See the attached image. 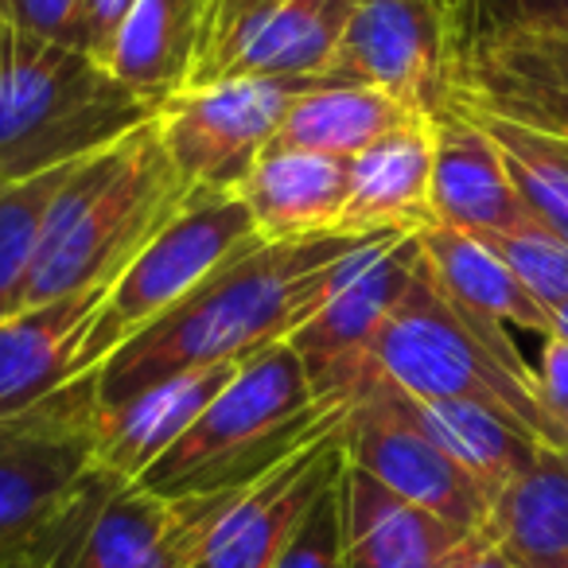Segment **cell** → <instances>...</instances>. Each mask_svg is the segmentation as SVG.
<instances>
[{"label":"cell","instance_id":"cell-24","mask_svg":"<svg viewBox=\"0 0 568 568\" xmlns=\"http://www.w3.org/2000/svg\"><path fill=\"white\" fill-rule=\"evenodd\" d=\"M483 534L518 568H565L568 452L541 448V456L495 495Z\"/></svg>","mask_w":568,"mask_h":568},{"label":"cell","instance_id":"cell-13","mask_svg":"<svg viewBox=\"0 0 568 568\" xmlns=\"http://www.w3.org/2000/svg\"><path fill=\"white\" fill-rule=\"evenodd\" d=\"M343 425L347 417L237 490L206 537L195 568H273L320 495L347 471Z\"/></svg>","mask_w":568,"mask_h":568},{"label":"cell","instance_id":"cell-7","mask_svg":"<svg viewBox=\"0 0 568 568\" xmlns=\"http://www.w3.org/2000/svg\"><path fill=\"white\" fill-rule=\"evenodd\" d=\"M257 245L265 242L237 191L199 187L187 206L110 284L105 304L98 308L94 327L87 335V347H82V371L94 374L144 327L164 320L183 296H191L199 284L253 253Z\"/></svg>","mask_w":568,"mask_h":568},{"label":"cell","instance_id":"cell-30","mask_svg":"<svg viewBox=\"0 0 568 568\" xmlns=\"http://www.w3.org/2000/svg\"><path fill=\"white\" fill-rule=\"evenodd\" d=\"M343 479V475H339ZM273 568H347L343 565V498L339 483L320 495V503L308 510L293 541L284 545Z\"/></svg>","mask_w":568,"mask_h":568},{"label":"cell","instance_id":"cell-19","mask_svg":"<svg viewBox=\"0 0 568 568\" xmlns=\"http://www.w3.org/2000/svg\"><path fill=\"white\" fill-rule=\"evenodd\" d=\"M237 199L261 242L332 234L343 226L351 199V160L268 144L237 183Z\"/></svg>","mask_w":568,"mask_h":568},{"label":"cell","instance_id":"cell-1","mask_svg":"<svg viewBox=\"0 0 568 568\" xmlns=\"http://www.w3.org/2000/svg\"><path fill=\"white\" fill-rule=\"evenodd\" d=\"M374 237L382 234L332 230L296 242L257 245L199 284L195 293L183 296L136 339H129L118 355L105 358L94 371L98 405L105 409L183 371L245 363L276 343H288L332 296L355 253L366 250Z\"/></svg>","mask_w":568,"mask_h":568},{"label":"cell","instance_id":"cell-3","mask_svg":"<svg viewBox=\"0 0 568 568\" xmlns=\"http://www.w3.org/2000/svg\"><path fill=\"white\" fill-rule=\"evenodd\" d=\"M156 113L94 55L40 40L0 12V187L79 164Z\"/></svg>","mask_w":568,"mask_h":568},{"label":"cell","instance_id":"cell-22","mask_svg":"<svg viewBox=\"0 0 568 568\" xmlns=\"http://www.w3.org/2000/svg\"><path fill=\"white\" fill-rule=\"evenodd\" d=\"M413 118H420V113L378 87L320 79L308 82L293 98L273 144L355 160L363 149H371L374 141H382V136L402 129Z\"/></svg>","mask_w":568,"mask_h":568},{"label":"cell","instance_id":"cell-12","mask_svg":"<svg viewBox=\"0 0 568 568\" xmlns=\"http://www.w3.org/2000/svg\"><path fill=\"white\" fill-rule=\"evenodd\" d=\"M459 40L444 0H358L327 79L366 82L428 113L452 105Z\"/></svg>","mask_w":568,"mask_h":568},{"label":"cell","instance_id":"cell-26","mask_svg":"<svg viewBox=\"0 0 568 568\" xmlns=\"http://www.w3.org/2000/svg\"><path fill=\"white\" fill-rule=\"evenodd\" d=\"M467 110V105H464ZM498 144L526 211L568 242V136L541 133L495 113L467 110Z\"/></svg>","mask_w":568,"mask_h":568},{"label":"cell","instance_id":"cell-38","mask_svg":"<svg viewBox=\"0 0 568 568\" xmlns=\"http://www.w3.org/2000/svg\"><path fill=\"white\" fill-rule=\"evenodd\" d=\"M0 4H4V0H0Z\"/></svg>","mask_w":568,"mask_h":568},{"label":"cell","instance_id":"cell-14","mask_svg":"<svg viewBox=\"0 0 568 568\" xmlns=\"http://www.w3.org/2000/svg\"><path fill=\"white\" fill-rule=\"evenodd\" d=\"M355 9L358 0H273L199 59L187 87L219 79H327Z\"/></svg>","mask_w":568,"mask_h":568},{"label":"cell","instance_id":"cell-34","mask_svg":"<svg viewBox=\"0 0 568 568\" xmlns=\"http://www.w3.org/2000/svg\"><path fill=\"white\" fill-rule=\"evenodd\" d=\"M273 0H211L206 4V32H203V55L214 48L219 40H226L242 20H250L253 12H261ZM199 55V59H203Z\"/></svg>","mask_w":568,"mask_h":568},{"label":"cell","instance_id":"cell-11","mask_svg":"<svg viewBox=\"0 0 568 568\" xmlns=\"http://www.w3.org/2000/svg\"><path fill=\"white\" fill-rule=\"evenodd\" d=\"M347 464L382 487L417 503L464 534H483L495 498L413 420L409 402L389 378L374 374L343 425Z\"/></svg>","mask_w":568,"mask_h":568},{"label":"cell","instance_id":"cell-29","mask_svg":"<svg viewBox=\"0 0 568 568\" xmlns=\"http://www.w3.org/2000/svg\"><path fill=\"white\" fill-rule=\"evenodd\" d=\"M487 36H541L568 43V0H475L471 43Z\"/></svg>","mask_w":568,"mask_h":568},{"label":"cell","instance_id":"cell-35","mask_svg":"<svg viewBox=\"0 0 568 568\" xmlns=\"http://www.w3.org/2000/svg\"><path fill=\"white\" fill-rule=\"evenodd\" d=\"M456 568H518V565H514V560L506 557V552L498 549V545L490 541L487 534H479V537L471 541V549L464 552V560H459Z\"/></svg>","mask_w":568,"mask_h":568},{"label":"cell","instance_id":"cell-25","mask_svg":"<svg viewBox=\"0 0 568 568\" xmlns=\"http://www.w3.org/2000/svg\"><path fill=\"white\" fill-rule=\"evenodd\" d=\"M405 402H409L413 420H417L490 498L510 479H518L545 448L529 428H521L518 420L503 417V413L487 409V405L417 402V397H409V394H405Z\"/></svg>","mask_w":568,"mask_h":568},{"label":"cell","instance_id":"cell-16","mask_svg":"<svg viewBox=\"0 0 568 568\" xmlns=\"http://www.w3.org/2000/svg\"><path fill=\"white\" fill-rule=\"evenodd\" d=\"M110 284L36 304L0 324V417L36 409L71 382L87 378L82 347Z\"/></svg>","mask_w":568,"mask_h":568},{"label":"cell","instance_id":"cell-28","mask_svg":"<svg viewBox=\"0 0 568 568\" xmlns=\"http://www.w3.org/2000/svg\"><path fill=\"white\" fill-rule=\"evenodd\" d=\"M506 265L514 268L521 284L529 288L541 308H560L568 301V242L541 226L537 219H526L521 226L503 230V234L483 237Z\"/></svg>","mask_w":568,"mask_h":568},{"label":"cell","instance_id":"cell-27","mask_svg":"<svg viewBox=\"0 0 568 568\" xmlns=\"http://www.w3.org/2000/svg\"><path fill=\"white\" fill-rule=\"evenodd\" d=\"M79 164L0 187V324L28 308V284L40 257L48 211Z\"/></svg>","mask_w":568,"mask_h":568},{"label":"cell","instance_id":"cell-32","mask_svg":"<svg viewBox=\"0 0 568 568\" xmlns=\"http://www.w3.org/2000/svg\"><path fill=\"white\" fill-rule=\"evenodd\" d=\"M534 378H537V394H541L545 413H549V420L560 428V436H565V444H568V339L545 335L541 363H537Z\"/></svg>","mask_w":568,"mask_h":568},{"label":"cell","instance_id":"cell-9","mask_svg":"<svg viewBox=\"0 0 568 568\" xmlns=\"http://www.w3.org/2000/svg\"><path fill=\"white\" fill-rule=\"evenodd\" d=\"M420 265V234H382L355 253L320 312L288 339L320 402L351 405L374 378V343Z\"/></svg>","mask_w":568,"mask_h":568},{"label":"cell","instance_id":"cell-39","mask_svg":"<svg viewBox=\"0 0 568 568\" xmlns=\"http://www.w3.org/2000/svg\"><path fill=\"white\" fill-rule=\"evenodd\" d=\"M565 568H568V565H565Z\"/></svg>","mask_w":568,"mask_h":568},{"label":"cell","instance_id":"cell-31","mask_svg":"<svg viewBox=\"0 0 568 568\" xmlns=\"http://www.w3.org/2000/svg\"><path fill=\"white\" fill-rule=\"evenodd\" d=\"M0 12H9L24 32L40 36L51 43L82 51V17H87V0H4Z\"/></svg>","mask_w":568,"mask_h":568},{"label":"cell","instance_id":"cell-21","mask_svg":"<svg viewBox=\"0 0 568 568\" xmlns=\"http://www.w3.org/2000/svg\"><path fill=\"white\" fill-rule=\"evenodd\" d=\"M206 4L211 0H136L102 67L133 94L164 105L195 79Z\"/></svg>","mask_w":568,"mask_h":568},{"label":"cell","instance_id":"cell-20","mask_svg":"<svg viewBox=\"0 0 568 568\" xmlns=\"http://www.w3.org/2000/svg\"><path fill=\"white\" fill-rule=\"evenodd\" d=\"M433 118L405 121L351 160V199L343 211V234H386V230L433 226Z\"/></svg>","mask_w":568,"mask_h":568},{"label":"cell","instance_id":"cell-36","mask_svg":"<svg viewBox=\"0 0 568 568\" xmlns=\"http://www.w3.org/2000/svg\"><path fill=\"white\" fill-rule=\"evenodd\" d=\"M444 9L452 12V24H456V40H459V55L471 43L475 36V0H444Z\"/></svg>","mask_w":568,"mask_h":568},{"label":"cell","instance_id":"cell-10","mask_svg":"<svg viewBox=\"0 0 568 568\" xmlns=\"http://www.w3.org/2000/svg\"><path fill=\"white\" fill-rule=\"evenodd\" d=\"M304 87L308 82L296 79H219L183 87L156 113L160 144L191 187L237 191Z\"/></svg>","mask_w":568,"mask_h":568},{"label":"cell","instance_id":"cell-6","mask_svg":"<svg viewBox=\"0 0 568 568\" xmlns=\"http://www.w3.org/2000/svg\"><path fill=\"white\" fill-rule=\"evenodd\" d=\"M234 495L160 498L94 467L4 568H195Z\"/></svg>","mask_w":568,"mask_h":568},{"label":"cell","instance_id":"cell-23","mask_svg":"<svg viewBox=\"0 0 568 568\" xmlns=\"http://www.w3.org/2000/svg\"><path fill=\"white\" fill-rule=\"evenodd\" d=\"M420 257H425L433 281L467 312L495 320L503 327L537 332L541 339L552 335L549 308H541L529 296V288L514 276V268L483 237L452 226H428L420 230Z\"/></svg>","mask_w":568,"mask_h":568},{"label":"cell","instance_id":"cell-5","mask_svg":"<svg viewBox=\"0 0 568 568\" xmlns=\"http://www.w3.org/2000/svg\"><path fill=\"white\" fill-rule=\"evenodd\" d=\"M374 371L417 402L487 405L529 428L545 448L568 452L506 327L452 301L425 268V257L374 343Z\"/></svg>","mask_w":568,"mask_h":568},{"label":"cell","instance_id":"cell-2","mask_svg":"<svg viewBox=\"0 0 568 568\" xmlns=\"http://www.w3.org/2000/svg\"><path fill=\"white\" fill-rule=\"evenodd\" d=\"M195 191L168 160L156 121L87 156L48 211L28 308L118 281Z\"/></svg>","mask_w":568,"mask_h":568},{"label":"cell","instance_id":"cell-17","mask_svg":"<svg viewBox=\"0 0 568 568\" xmlns=\"http://www.w3.org/2000/svg\"><path fill=\"white\" fill-rule=\"evenodd\" d=\"M339 498L347 568H456L479 537L420 510L351 464L339 479Z\"/></svg>","mask_w":568,"mask_h":568},{"label":"cell","instance_id":"cell-33","mask_svg":"<svg viewBox=\"0 0 568 568\" xmlns=\"http://www.w3.org/2000/svg\"><path fill=\"white\" fill-rule=\"evenodd\" d=\"M133 9H136V0H87V17H82V51L94 55L98 63H105L121 24H125Z\"/></svg>","mask_w":568,"mask_h":568},{"label":"cell","instance_id":"cell-18","mask_svg":"<svg viewBox=\"0 0 568 568\" xmlns=\"http://www.w3.org/2000/svg\"><path fill=\"white\" fill-rule=\"evenodd\" d=\"M242 363H219L164 378L118 405H98L94 464L102 471L136 483L230 386Z\"/></svg>","mask_w":568,"mask_h":568},{"label":"cell","instance_id":"cell-4","mask_svg":"<svg viewBox=\"0 0 568 568\" xmlns=\"http://www.w3.org/2000/svg\"><path fill=\"white\" fill-rule=\"evenodd\" d=\"M351 405L320 402L296 351L276 343L237 366L230 386L136 479V487L160 498L242 490L339 425Z\"/></svg>","mask_w":568,"mask_h":568},{"label":"cell","instance_id":"cell-37","mask_svg":"<svg viewBox=\"0 0 568 568\" xmlns=\"http://www.w3.org/2000/svg\"><path fill=\"white\" fill-rule=\"evenodd\" d=\"M552 335L568 339V301L560 304V308H552Z\"/></svg>","mask_w":568,"mask_h":568},{"label":"cell","instance_id":"cell-15","mask_svg":"<svg viewBox=\"0 0 568 568\" xmlns=\"http://www.w3.org/2000/svg\"><path fill=\"white\" fill-rule=\"evenodd\" d=\"M433 226H452L475 237L503 234L534 214L526 211L498 144L464 110L444 105L433 113Z\"/></svg>","mask_w":568,"mask_h":568},{"label":"cell","instance_id":"cell-8","mask_svg":"<svg viewBox=\"0 0 568 568\" xmlns=\"http://www.w3.org/2000/svg\"><path fill=\"white\" fill-rule=\"evenodd\" d=\"M98 382H71L36 409L0 417V568L94 471Z\"/></svg>","mask_w":568,"mask_h":568}]
</instances>
